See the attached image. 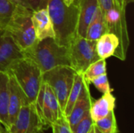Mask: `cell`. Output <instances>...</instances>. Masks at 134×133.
Here are the masks:
<instances>
[{
  "instance_id": "d6986e66",
  "label": "cell",
  "mask_w": 134,
  "mask_h": 133,
  "mask_svg": "<svg viewBox=\"0 0 134 133\" xmlns=\"http://www.w3.org/2000/svg\"><path fill=\"white\" fill-rule=\"evenodd\" d=\"M94 125L101 133H119L115 111L109 113L104 118L95 122Z\"/></svg>"
},
{
  "instance_id": "3957f363",
  "label": "cell",
  "mask_w": 134,
  "mask_h": 133,
  "mask_svg": "<svg viewBox=\"0 0 134 133\" xmlns=\"http://www.w3.org/2000/svg\"><path fill=\"white\" fill-rule=\"evenodd\" d=\"M24 55L31 58L42 73L57 66H70L68 46L57 44L53 38H47L38 42Z\"/></svg>"
},
{
  "instance_id": "f1b7e54d",
  "label": "cell",
  "mask_w": 134,
  "mask_h": 133,
  "mask_svg": "<svg viewBox=\"0 0 134 133\" xmlns=\"http://www.w3.org/2000/svg\"><path fill=\"white\" fill-rule=\"evenodd\" d=\"M2 133H9V132L6 129L2 128Z\"/></svg>"
},
{
  "instance_id": "4fadbf2b",
  "label": "cell",
  "mask_w": 134,
  "mask_h": 133,
  "mask_svg": "<svg viewBox=\"0 0 134 133\" xmlns=\"http://www.w3.org/2000/svg\"><path fill=\"white\" fill-rule=\"evenodd\" d=\"M92 102L93 99L90 94L89 84H87L80 97L72 107L70 114L66 117L71 129H72L88 113H90Z\"/></svg>"
},
{
  "instance_id": "ac0fdd59",
  "label": "cell",
  "mask_w": 134,
  "mask_h": 133,
  "mask_svg": "<svg viewBox=\"0 0 134 133\" xmlns=\"http://www.w3.org/2000/svg\"><path fill=\"white\" fill-rule=\"evenodd\" d=\"M87 84L88 83L85 80L83 74H79V73L76 72L75 74V77H74L73 85H72V87L69 92V95H68V100H67V103H66V106L64 108V114L66 117L70 114L72 107H74L75 103L80 97L81 94L82 93V92Z\"/></svg>"
},
{
  "instance_id": "9c48e42d",
  "label": "cell",
  "mask_w": 134,
  "mask_h": 133,
  "mask_svg": "<svg viewBox=\"0 0 134 133\" xmlns=\"http://www.w3.org/2000/svg\"><path fill=\"white\" fill-rule=\"evenodd\" d=\"M24 56L11 36L0 30V71L7 72L11 63Z\"/></svg>"
},
{
  "instance_id": "4316f807",
  "label": "cell",
  "mask_w": 134,
  "mask_h": 133,
  "mask_svg": "<svg viewBox=\"0 0 134 133\" xmlns=\"http://www.w3.org/2000/svg\"><path fill=\"white\" fill-rule=\"evenodd\" d=\"M89 133H101V132L98 130V129L95 126V125H93V128L91 129V130L90 131V132Z\"/></svg>"
},
{
  "instance_id": "e0dca14e",
  "label": "cell",
  "mask_w": 134,
  "mask_h": 133,
  "mask_svg": "<svg viewBox=\"0 0 134 133\" xmlns=\"http://www.w3.org/2000/svg\"><path fill=\"white\" fill-rule=\"evenodd\" d=\"M108 32V29L107 27L104 13L99 7L93 20L91 21V23L87 27L85 38L91 41H97L103 34Z\"/></svg>"
},
{
  "instance_id": "83f0119b",
  "label": "cell",
  "mask_w": 134,
  "mask_h": 133,
  "mask_svg": "<svg viewBox=\"0 0 134 133\" xmlns=\"http://www.w3.org/2000/svg\"><path fill=\"white\" fill-rule=\"evenodd\" d=\"M63 1H64V2L67 5H71V4L74 2L75 0H63Z\"/></svg>"
},
{
  "instance_id": "8992f818",
  "label": "cell",
  "mask_w": 134,
  "mask_h": 133,
  "mask_svg": "<svg viewBox=\"0 0 134 133\" xmlns=\"http://www.w3.org/2000/svg\"><path fill=\"white\" fill-rule=\"evenodd\" d=\"M71 67L79 74H83L86 68L99 60L96 50V41H91L76 34L68 45Z\"/></svg>"
},
{
  "instance_id": "7c38bea8",
  "label": "cell",
  "mask_w": 134,
  "mask_h": 133,
  "mask_svg": "<svg viewBox=\"0 0 134 133\" xmlns=\"http://www.w3.org/2000/svg\"><path fill=\"white\" fill-rule=\"evenodd\" d=\"M79 20L77 34L85 38L89 24L93 20L99 8L97 0H79Z\"/></svg>"
},
{
  "instance_id": "4dcf8cb0",
  "label": "cell",
  "mask_w": 134,
  "mask_h": 133,
  "mask_svg": "<svg viewBox=\"0 0 134 133\" xmlns=\"http://www.w3.org/2000/svg\"><path fill=\"white\" fill-rule=\"evenodd\" d=\"M78 2H79V0H75V1H74V3L77 5V3H78Z\"/></svg>"
},
{
  "instance_id": "7a4b0ae2",
  "label": "cell",
  "mask_w": 134,
  "mask_h": 133,
  "mask_svg": "<svg viewBox=\"0 0 134 133\" xmlns=\"http://www.w3.org/2000/svg\"><path fill=\"white\" fill-rule=\"evenodd\" d=\"M7 73L14 78L28 103H35L42 83V72L35 61L24 56L11 63Z\"/></svg>"
},
{
  "instance_id": "cb8c5ba5",
  "label": "cell",
  "mask_w": 134,
  "mask_h": 133,
  "mask_svg": "<svg viewBox=\"0 0 134 133\" xmlns=\"http://www.w3.org/2000/svg\"><path fill=\"white\" fill-rule=\"evenodd\" d=\"M53 133H72L65 115L56 121L50 127Z\"/></svg>"
},
{
  "instance_id": "9a60e30c",
  "label": "cell",
  "mask_w": 134,
  "mask_h": 133,
  "mask_svg": "<svg viewBox=\"0 0 134 133\" xmlns=\"http://www.w3.org/2000/svg\"><path fill=\"white\" fill-rule=\"evenodd\" d=\"M119 45L118 37L113 33H105L96 41V50L100 59H104L115 55Z\"/></svg>"
},
{
  "instance_id": "5b68a950",
  "label": "cell",
  "mask_w": 134,
  "mask_h": 133,
  "mask_svg": "<svg viewBox=\"0 0 134 133\" xmlns=\"http://www.w3.org/2000/svg\"><path fill=\"white\" fill-rule=\"evenodd\" d=\"M75 73L71 67L66 65L57 66L42 73V81L48 84L53 91L63 112L73 85Z\"/></svg>"
},
{
  "instance_id": "484cf974",
  "label": "cell",
  "mask_w": 134,
  "mask_h": 133,
  "mask_svg": "<svg viewBox=\"0 0 134 133\" xmlns=\"http://www.w3.org/2000/svg\"><path fill=\"white\" fill-rule=\"evenodd\" d=\"M133 1L134 0H116L118 5L123 9H126V6L129 4L133 2Z\"/></svg>"
},
{
  "instance_id": "52a82bcc",
  "label": "cell",
  "mask_w": 134,
  "mask_h": 133,
  "mask_svg": "<svg viewBox=\"0 0 134 133\" xmlns=\"http://www.w3.org/2000/svg\"><path fill=\"white\" fill-rule=\"evenodd\" d=\"M34 104L44 128L51 127L56 121L64 115L53 91L43 81Z\"/></svg>"
},
{
  "instance_id": "5bb4252c",
  "label": "cell",
  "mask_w": 134,
  "mask_h": 133,
  "mask_svg": "<svg viewBox=\"0 0 134 133\" xmlns=\"http://www.w3.org/2000/svg\"><path fill=\"white\" fill-rule=\"evenodd\" d=\"M115 103L116 98L111 92L104 93L100 98L93 101L90 109V114L93 121L95 122L115 111Z\"/></svg>"
},
{
  "instance_id": "277c9868",
  "label": "cell",
  "mask_w": 134,
  "mask_h": 133,
  "mask_svg": "<svg viewBox=\"0 0 134 133\" xmlns=\"http://www.w3.org/2000/svg\"><path fill=\"white\" fill-rule=\"evenodd\" d=\"M32 13L31 9L16 5L9 23L3 30L11 36L23 53L31 49L38 42L31 20Z\"/></svg>"
},
{
  "instance_id": "7402d4cb",
  "label": "cell",
  "mask_w": 134,
  "mask_h": 133,
  "mask_svg": "<svg viewBox=\"0 0 134 133\" xmlns=\"http://www.w3.org/2000/svg\"><path fill=\"white\" fill-rule=\"evenodd\" d=\"M94 125L90 114L88 113L81 121H79L72 129V133H89Z\"/></svg>"
},
{
  "instance_id": "ba28073f",
  "label": "cell",
  "mask_w": 134,
  "mask_h": 133,
  "mask_svg": "<svg viewBox=\"0 0 134 133\" xmlns=\"http://www.w3.org/2000/svg\"><path fill=\"white\" fill-rule=\"evenodd\" d=\"M44 129L34 103L22 105L14 123L7 129L9 133H39Z\"/></svg>"
},
{
  "instance_id": "2e32d148",
  "label": "cell",
  "mask_w": 134,
  "mask_h": 133,
  "mask_svg": "<svg viewBox=\"0 0 134 133\" xmlns=\"http://www.w3.org/2000/svg\"><path fill=\"white\" fill-rule=\"evenodd\" d=\"M9 94V76L7 72L0 71V123L8 129V103Z\"/></svg>"
},
{
  "instance_id": "f546056e",
  "label": "cell",
  "mask_w": 134,
  "mask_h": 133,
  "mask_svg": "<svg viewBox=\"0 0 134 133\" xmlns=\"http://www.w3.org/2000/svg\"><path fill=\"white\" fill-rule=\"evenodd\" d=\"M2 125H1V123H0V133H2Z\"/></svg>"
},
{
  "instance_id": "ffe728a7",
  "label": "cell",
  "mask_w": 134,
  "mask_h": 133,
  "mask_svg": "<svg viewBox=\"0 0 134 133\" xmlns=\"http://www.w3.org/2000/svg\"><path fill=\"white\" fill-rule=\"evenodd\" d=\"M106 73V60L104 59H99L92 63L86 68V70L83 73V76L86 82L88 84H90L92 79Z\"/></svg>"
},
{
  "instance_id": "603a6c76",
  "label": "cell",
  "mask_w": 134,
  "mask_h": 133,
  "mask_svg": "<svg viewBox=\"0 0 134 133\" xmlns=\"http://www.w3.org/2000/svg\"><path fill=\"white\" fill-rule=\"evenodd\" d=\"M90 83L93 84L95 86V88L103 94L106 92H112V89H111V86L108 82L107 73L101 74L100 76H97L95 78L92 79Z\"/></svg>"
},
{
  "instance_id": "d4e9b609",
  "label": "cell",
  "mask_w": 134,
  "mask_h": 133,
  "mask_svg": "<svg viewBox=\"0 0 134 133\" xmlns=\"http://www.w3.org/2000/svg\"><path fill=\"white\" fill-rule=\"evenodd\" d=\"M16 5H23L32 11L46 7L47 0H13Z\"/></svg>"
},
{
  "instance_id": "6da1fadb",
  "label": "cell",
  "mask_w": 134,
  "mask_h": 133,
  "mask_svg": "<svg viewBox=\"0 0 134 133\" xmlns=\"http://www.w3.org/2000/svg\"><path fill=\"white\" fill-rule=\"evenodd\" d=\"M46 8L53 23L55 41L60 45L68 46L78 34L79 5L74 2L67 5L63 0H47Z\"/></svg>"
},
{
  "instance_id": "44dd1931",
  "label": "cell",
  "mask_w": 134,
  "mask_h": 133,
  "mask_svg": "<svg viewBox=\"0 0 134 133\" xmlns=\"http://www.w3.org/2000/svg\"><path fill=\"white\" fill-rule=\"evenodd\" d=\"M16 6L13 0H0V30L5 29Z\"/></svg>"
},
{
  "instance_id": "30bf717a",
  "label": "cell",
  "mask_w": 134,
  "mask_h": 133,
  "mask_svg": "<svg viewBox=\"0 0 134 133\" xmlns=\"http://www.w3.org/2000/svg\"><path fill=\"white\" fill-rule=\"evenodd\" d=\"M9 94L8 103V129L14 123L22 105L25 103H28L26 96L18 85L14 78L9 74Z\"/></svg>"
},
{
  "instance_id": "8fae6325",
  "label": "cell",
  "mask_w": 134,
  "mask_h": 133,
  "mask_svg": "<svg viewBox=\"0 0 134 133\" xmlns=\"http://www.w3.org/2000/svg\"><path fill=\"white\" fill-rule=\"evenodd\" d=\"M31 20L35 37L38 41H41L47 38H55L53 23L46 7L33 11Z\"/></svg>"
}]
</instances>
